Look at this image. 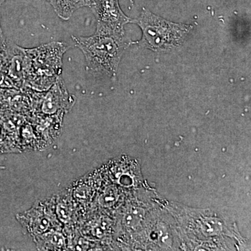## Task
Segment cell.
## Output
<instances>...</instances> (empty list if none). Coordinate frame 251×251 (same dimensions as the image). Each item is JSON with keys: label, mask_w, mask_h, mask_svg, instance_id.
<instances>
[{"label": "cell", "mask_w": 251, "mask_h": 251, "mask_svg": "<svg viewBox=\"0 0 251 251\" xmlns=\"http://www.w3.org/2000/svg\"><path fill=\"white\" fill-rule=\"evenodd\" d=\"M7 48V44L5 40L4 34L1 30V25H0V51L4 50Z\"/></svg>", "instance_id": "10"}, {"label": "cell", "mask_w": 251, "mask_h": 251, "mask_svg": "<svg viewBox=\"0 0 251 251\" xmlns=\"http://www.w3.org/2000/svg\"><path fill=\"white\" fill-rule=\"evenodd\" d=\"M18 222L32 238L54 230H63L57 218L54 198L39 201L30 209L16 215Z\"/></svg>", "instance_id": "4"}, {"label": "cell", "mask_w": 251, "mask_h": 251, "mask_svg": "<svg viewBox=\"0 0 251 251\" xmlns=\"http://www.w3.org/2000/svg\"><path fill=\"white\" fill-rule=\"evenodd\" d=\"M90 9L97 20L98 32L125 34V25L132 20L124 14L119 0H92Z\"/></svg>", "instance_id": "5"}, {"label": "cell", "mask_w": 251, "mask_h": 251, "mask_svg": "<svg viewBox=\"0 0 251 251\" xmlns=\"http://www.w3.org/2000/svg\"><path fill=\"white\" fill-rule=\"evenodd\" d=\"M3 0H0V5L1 4V3H2Z\"/></svg>", "instance_id": "12"}, {"label": "cell", "mask_w": 251, "mask_h": 251, "mask_svg": "<svg viewBox=\"0 0 251 251\" xmlns=\"http://www.w3.org/2000/svg\"><path fill=\"white\" fill-rule=\"evenodd\" d=\"M33 239L39 251L67 250V237L63 230L50 231Z\"/></svg>", "instance_id": "8"}, {"label": "cell", "mask_w": 251, "mask_h": 251, "mask_svg": "<svg viewBox=\"0 0 251 251\" xmlns=\"http://www.w3.org/2000/svg\"><path fill=\"white\" fill-rule=\"evenodd\" d=\"M131 23L142 29L143 46L155 52H166L179 47L193 29L191 25L171 22L145 9Z\"/></svg>", "instance_id": "2"}, {"label": "cell", "mask_w": 251, "mask_h": 251, "mask_svg": "<svg viewBox=\"0 0 251 251\" xmlns=\"http://www.w3.org/2000/svg\"><path fill=\"white\" fill-rule=\"evenodd\" d=\"M75 46L85 55L91 72L115 78L122 55L132 44L125 34L96 31L90 36H72Z\"/></svg>", "instance_id": "1"}, {"label": "cell", "mask_w": 251, "mask_h": 251, "mask_svg": "<svg viewBox=\"0 0 251 251\" xmlns=\"http://www.w3.org/2000/svg\"><path fill=\"white\" fill-rule=\"evenodd\" d=\"M53 8L54 12L63 21H68L77 9L91 7L92 0H47Z\"/></svg>", "instance_id": "9"}, {"label": "cell", "mask_w": 251, "mask_h": 251, "mask_svg": "<svg viewBox=\"0 0 251 251\" xmlns=\"http://www.w3.org/2000/svg\"><path fill=\"white\" fill-rule=\"evenodd\" d=\"M130 1L132 3V4H133V0H130Z\"/></svg>", "instance_id": "11"}, {"label": "cell", "mask_w": 251, "mask_h": 251, "mask_svg": "<svg viewBox=\"0 0 251 251\" xmlns=\"http://www.w3.org/2000/svg\"><path fill=\"white\" fill-rule=\"evenodd\" d=\"M54 198L56 214L63 226L69 227L77 222V207L72 193L62 191Z\"/></svg>", "instance_id": "7"}, {"label": "cell", "mask_w": 251, "mask_h": 251, "mask_svg": "<svg viewBox=\"0 0 251 251\" xmlns=\"http://www.w3.org/2000/svg\"><path fill=\"white\" fill-rule=\"evenodd\" d=\"M75 103L74 96L67 92L62 77H58L52 87L43 96L40 110L46 115H57L69 111Z\"/></svg>", "instance_id": "6"}, {"label": "cell", "mask_w": 251, "mask_h": 251, "mask_svg": "<svg viewBox=\"0 0 251 251\" xmlns=\"http://www.w3.org/2000/svg\"><path fill=\"white\" fill-rule=\"evenodd\" d=\"M67 46L63 43H52L27 50L29 69L24 85L36 92L49 90L61 75L62 56Z\"/></svg>", "instance_id": "3"}]
</instances>
